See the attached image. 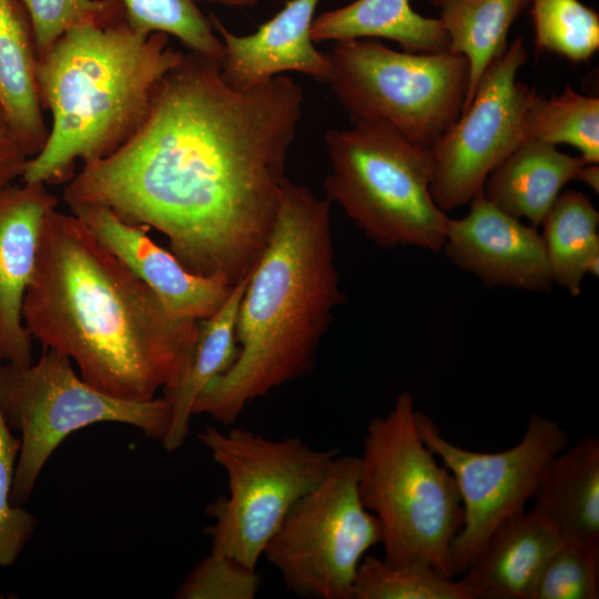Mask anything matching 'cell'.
Returning a JSON list of instances; mask_svg holds the SVG:
<instances>
[{
	"instance_id": "cell-1",
	"label": "cell",
	"mask_w": 599,
	"mask_h": 599,
	"mask_svg": "<svg viewBox=\"0 0 599 599\" xmlns=\"http://www.w3.org/2000/svg\"><path fill=\"white\" fill-rule=\"evenodd\" d=\"M220 62L189 51L163 79L140 129L63 190L164 234L192 273L245 277L275 221L304 94L286 74L240 90Z\"/></svg>"
},
{
	"instance_id": "cell-2",
	"label": "cell",
	"mask_w": 599,
	"mask_h": 599,
	"mask_svg": "<svg viewBox=\"0 0 599 599\" xmlns=\"http://www.w3.org/2000/svg\"><path fill=\"white\" fill-rule=\"evenodd\" d=\"M22 317L31 337L73 361L85 383L133 402L181 384L199 323L172 315L75 215L57 207L41 227Z\"/></svg>"
},
{
	"instance_id": "cell-3",
	"label": "cell",
	"mask_w": 599,
	"mask_h": 599,
	"mask_svg": "<svg viewBox=\"0 0 599 599\" xmlns=\"http://www.w3.org/2000/svg\"><path fill=\"white\" fill-rule=\"evenodd\" d=\"M341 301L331 201L286 179L240 304L236 358L200 393L193 414L231 425L247 405L307 374Z\"/></svg>"
},
{
	"instance_id": "cell-4",
	"label": "cell",
	"mask_w": 599,
	"mask_h": 599,
	"mask_svg": "<svg viewBox=\"0 0 599 599\" xmlns=\"http://www.w3.org/2000/svg\"><path fill=\"white\" fill-rule=\"evenodd\" d=\"M169 38L136 31L123 17L72 28L41 54L38 91L51 125L41 151L28 159L22 182L70 181L78 161L102 159L123 145L183 58Z\"/></svg>"
},
{
	"instance_id": "cell-5",
	"label": "cell",
	"mask_w": 599,
	"mask_h": 599,
	"mask_svg": "<svg viewBox=\"0 0 599 599\" xmlns=\"http://www.w3.org/2000/svg\"><path fill=\"white\" fill-rule=\"evenodd\" d=\"M416 410L412 393L403 390L387 414L370 419L358 456V493L379 521L387 564L424 562L455 577L450 548L463 525L461 497L422 440Z\"/></svg>"
},
{
	"instance_id": "cell-6",
	"label": "cell",
	"mask_w": 599,
	"mask_h": 599,
	"mask_svg": "<svg viewBox=\"0 0 599 599\" xmlns=\"http://www.w3.org/2000/svg\"><path fill=\"white\" fill-rule=\"evenodd\" d=\"M351 122L324 136L327 199L378 246L441 251L450 217L432 194L429 149L386 122Z\"/></svg>"
},
{
	"instance_id": "cell-7",
	"label": "cell",
	"mask_w": 599,
	"mask_h": 599,
	"mask_svg": "<svg viewBox=\"0 0 599 599\" xmlns=\"http://www.w3.org/2000/svg\"><path fill=\"white\" fill-rule=\"evenodd\" d=\"M199 439L224 469L229 485L227 496L205 507L213 519L204 529L211 552L256 569L287 511L321 484L339 450L313 448L297 436L271 439L238 427L223 433L207 426Z\"/></svg>"
},
{
	"instance_id": "cell-8",
	"label": "cell",
	"mask_w": 599,
	"mask_h": 599,
	"mask_svg": "<svg viewBox=\"0 0 599 599\" xmlns=\"http://www.w3.org/2000/svg\"><path fill=\"white\" fill-rule=\"evenodd\" d=\"M332 91L351 121L379 120L430 148L458 119L469 64L450 51H396L375 39L335 42L327 52Z\"/></svg>"
},
{
	"instance_id": "cell-9",
	"label": "cell",
	"mask_w": 599,
	"mask_h": 599,
	"mask_svg": "<svg viewBox=\"0 0 599 599\" xmlns=\"http://www.w3.org/2000/svg\"><path fill=\"white\" fill-rule=\"evenodd\" d=\"M72 361L52 348L29 366L0 363V415L20 433L11 487L13 504L26 501L54 449L73 432L101 422L129 424L162 440L170 423L166 398L133 402L104 394L73 369Z\"/></svg>"
},
{
	"instance_id": "cell-10",
	"label": "cell",
	"mask_w": 599,
	"mask_h": 599,
	"mask_svg": "<svg viewBox=\"0 0 599 599\" xmlns=\"http://www.w3.org/2000/svg\"><path fill=\"white\" fill-rule=\"evenodd\" d=\"M358 456L338 455L321 484L297 500L263 556L285 587L312 599H353L357 567L382 544V528L358 493Z\"/></svg>"
},
{
	"instance_id": "cell-11",
	"label": "cell",
	"mask_w": 599,
	"mask_h": 599,
	"mask_svg": "<svg viewBox=\"0 0 599 599\" xmlns=\"http://www.w3.org/2000/svg\"><path fill=\"white\" fill-rule=\"evenodd\" d=\"M415 418L422 440L451 473L460 493L463 525L450 548L453 572L458 576L499 525L525 510L569 436L556 420L532 413L518 444L478 453L448 441L428 415L416 410Z\"/></svg>"
},
{
	"instance_id": "cell-12",
	"label": "cell",
	"mask_w": 599,
	"mask_h": 599,
	"mask_svg": "<svg viewBox=\"0 0 599 599\" xmlns=\"http://www.w3.org/2000/svg\"><path fill=\"white\" fill-rule=\"evenodd\" d=\"M521 38L484 72L470 103L429 148L432 194L450 211L483 191L488 175L525 140L524 120L536 91L517 81L527 60Z\"/></svg>"
},
{
	"instance_id": "cell-13",
	"label": "cell",
	"mask_w": 599,
	"mask_h": 599,
	"mask_svg": "<svg viewBox=\"0 0 599 599\" xmlns=\"http://www.w3.org/2000/svg\"><path fill=\"white\" fill-rule=\"evenodd\" d=\"M469 212L449 219L443 251L486 285L546 291L554 283L541 234L488 201L483 191Z\"/></svg>"
},
{
	"instance_id": "cell-14",
	"label": "cell",
	"mask_w": 599,
	"mask_h": 599,
	"mask_svg": "<svg viewBox=\"0 0 599 599\" xmlns=\"http://www.w3.org/2000/svg\"><path fill=\"white\" fill-rule=\"evenodd\" d=\"M95 240L120 260L179 318L201 321L214 314L232 287L220 276L190 272L148 235L149 227L128 223L106 206L82 203L69 206Z\"/></svg>"
},
{
	"instance_id": "cell-15",
	"label": "cell",
	"mask_w": 599,
	"mask_h": 599,
	"mask_svg": "<svg viewBox=\"0 0 599 599\" xmlns=\"http://www.w3.org/2000/svg\"><path fill=\"white\" fill-rule=\"evenodd\" d=\"M321 0H288L271 19L246 35L231 32L219 18L210 21L223 44L221 74L227 84L247 90L287 72L319 81L331 74L327 53L315 47L311 28Z\"/></svg>"
},
{
	"instance_id": "cell-16",
	"label": "cell",
	"mask_w": 599,
	"mask_h": 599,
	"mask_svg": "<svg viewBox=\"0 0 599 599\" xmlns=\"http://www.w3.org/2000/svg\"><path fill=\"white\" fill-rule=\"evenodd\" d=\"M57 204L43 183H11L0 190V356L20 367L33 362L22 305L42 224Z\"/></svg>"
},
{
	"instance_id": "cell-17",
	"label": "cell",
	"mask_w": 599,
	"mask_h": 599,
	"mask_svg": "<svg viewBox=\"0 0 599 599\" xmlns=\"http://www.w3.org/2000/svg\"><path fill=\"white\" fill-rule=\"evenodd\" d=\"M564 541L531 510L506 519L461 573L473 599H528L548 558Z\"/></svg>"
},
{
	"instance_id": "cell-18",
	"label": "cell",
	"mask_w": 599,
	"mask_h": 599,
	"mask_svg": "<svg viewBox=\"0 0 599 599\" xmlns=\"http://www.w3.org/2000/svg\"><path fill=\"white\" fill-rule=\"evenodd\" d=\"M531 511L562 541L599 549V439L583 435L549 464Z\"/></svg>"
},
{
	"instance_id": "cell-19",
	"label": "cell",
	"mask_w": 599,
	"mask_h": 599,
	"mask_svg": "<svg viewBox=\"0 0 599 599\" xmlns=\"http://www.w3.org/2000/svg\"><path fill=\"white\" fill-rule=\"evenodd\" d=\"M588 162L560 152L556 145L527 140L487 177L485 197L505 213L542 224L562 187L579 179Z\"/></svg>"
},
{
	"instance_id": "cell-20",
	"label": "cell",
	"mask_w": 599,
	"mask_h": 599,
	"mask_svg": "<svg viewBox=\"0 0 599 599\" xmlns=\"http://www.w3.org/2000/svg\"><path fill=\"white\" fill-rule=\"evenodd\" d=\"M37 67L32 27L23 4L20 0H0V106L29 159L41 151L49 133Z\"/></svg>"
},
{
	"instance_id": "cell-21",
	"label": "cell",
	"mask_w": 599,
	"mask_h": 599,
	"mask_svg": "<svg viewBox=\"0 0 599 599\" xmlns=\"http://www.w3.org/2000/svg\"><path fill=\"white\" fill-rule=\"evenodd\" d=\"M314 43L353 39H387L404 51H449V38L438 18L415 11L409 0H354L315 16Z\"/></svg>"
},
{
	"instance_id": "cell-22",
	"label": "cell",
	"mask_w": 599,
	"mask_h": 599,
	"mask_svg": "<svg viewBox=\"0 0 599 599\" xmlns=\"http://www.w3.org/2000/svg\"><path fill=\"white\" fill-rule=\"evenodd\" d=\"M248 274L232 287L227 298L214 314L199 321L196 341L185 377L176 387L163 390L170 405V423L161 441L167 451H174L184 444L189 435L193 405L200 393L213 378L226 372L236 358L237 315Z\"/></svg>"
},
{
	"instance_id": "cell-23",
	"label": "cell",
	"mask_w": 599,
	"mask_h": 599,
	"mask_svg": "<svg viewBox=\"0 0 599 599\" xmlns=\"http://www.w3.org/2000/svg\"><path fill=\"white\" fill-rule=\"evenodd\" d=\"M530 0H445L439 20L449 38V51L469 64V84L464 109L487 68L507 49L512 23ZM463 112V111H461Z\"/></svg>"
},
{
	"instance_id": "cell-24",
	"label": "cell",
	"mask_w": 599,
	"mask_h": 599,
	"mask_svg": "<svg viewBox=\"0 0 599 599\" xmlns=\"http://www.w3.org/2000/svg\"><path fill=\"white\" fill-rule=\"evenodd\" d=\"M552 282L579 295L587 274L599 272V212L582 192H561L542 224Z\"/></svg>"
},
{
	"instance_id": "cell-25",
	"label": "cell",
	"mask_w": 599,
	"mask_h": 599,
	"mask_svg": "<svg viewBox=\"0 0 599 599\" xmlns=\"http://www.w3.org/2000/svg\"><path fill=\"white\" fill-rule=\"evenodd\" d=\"M525 140L579 150L588 163H599V99L578 93L566 84L560 94L535 93L524 120Z\"/></svg>"
},
{
	"instance_id": "cell-26",
	"label": "cell",
	"mask_w": 599,
	"mask_h": 599,
	"mask_svg": "<svg viewBox=\"0 0 599 599\" xmlns=\"http://www.w3.org/2000/svg\"><path fill=\"white\" fill-rule=\"evenodd\" d=\"M353 599H473L459 579L424 562L390 565L365 555L354 582Z\"/></svg>"
},
{
	"instance_id": "cell-27",
	"label": "cell",
	"mask_w": 599,
	"mask_h": 599,
	"mask_svg": "<svg viewBox=\"0 0 599 599\" xmlns=\"http://www.w3.org/2000/svg\"><path fill=\"white\" fill-rule=\"evenodd\" d=\"M125 21L136 31L165 33L181 41L189 51L219 61L223 44L210 18L195 0H120Z\"/></svg>"
},
{
	"instance_id": "cell-28",
	"label": "cell",
	"mask_w": 599,
	"mask_h": 599,
	"mask_svg": "<svg viewBox=\"0 0 599 599\" xmlns=\"http://www.w3.org/2000/svg\"><path fill=\"white\" fill-rule=\"evenodd\" d=\"M529 14L538 50L572 62L589 60L599 49V14L580 0H530Z\"/></svg>"
},
{
	"instance_id": "cell-29",
	"label": "cell",
	"mask_w": 599,
	"mask_h": 599,
	"mask_svg": "<svg viewBox=\"0 0 599 599\" xmlns=\"http://www.w3.org/2000/svg\"><path fill=\"white\" fill-rule=\"evenodd\" d=\"M599 549L562 542L536 578L528 599H598Z\"/></svg>"
},
{
	"instance_id": "cell-30",
	"label": "cell",
	"mask_w": 599,
	"mask_h": 599,
	"mask_svg": "<svg viewBox=\"0 0 599 599\" xmlns=\"http://www.w3.org/2000/svg\"><path fill=\"white\" fill-rule=\"evenodd\" d=\"M20 1L31 22L38 58L72 28L104 24L124 17L120 0Z\"/></svg>"
},
{
	"instance_id": "cell-31",
	"label": "cell",
	"mask_w": 599,
	"mask_h": 599,
	"mask_svg": "<svg viewBox=\"0 0 599 599\" xmlns=\"http://www.w3.org/2000/svg\"><path fill=\"white\" fill-rule=\"evenodd\" d=\"M19 449L20 439L11 434L0 415V568L14 564L35 526L34 517L11 500Z\"/></svg>"
},
{
	"instance_id": "cell-32",
	"label": "cell",
	"mask_w": 599,
	"mask_h": 599,
	"mask_svg": "<svg viewBox=\"0 0 599 599\" xmlns=\"http://www.w3.org/2000/svg\"><path fill=\"white\" fill-rule=\"evenodd\" d=\"M262 578L234 559L210 554L202 559L180 586L182 599H253Z\"/></svg>"
},
{
	"instance_id": "cell-33",
	"label": "cell",
	"mask_w": 599,
	"mask_h": 599,
	"mask_svg": "<svg viewBox=\"0 0 599 599\" xmlns=\"http://www.w3.org/2000/svg\"><path fill=\"white\" fill-rule=\"evenodd\" d=\"M28 159L0 106V190L22 176Z\"/></svg>"
},
{
	"instance_id": "cell-34",
	"label": "cell",
	"mask_w": 599,
	"mask_h": 599,
	"mask_svg": "<svg viewBox=\"0 0 599 599\" xmlns=\"http://www.w3.org/2000/svg\"><path fill=\"white\" fill-rule=\"evenodd\" d=\"M578 181L586 183L596 193L599 192V166L597 163H587L579 175Z\"/></svg>"
},
{
	"instance_id": "cell-35",
	"label": "cell",
	"mask_w": 599,
	"mask_h": 599,
	"mask_svg": "<svg viewBox=\"0 0 599 599\" xmlns=\"http://www.w3.org/2000/svg\"><path fill=\"white\" fill-rule=\"evenodd\" d=\"M196 2H207L224 7H247L254 6L257 0H195Z\"/></svg>"
},
{
	"instance_id": "cell-36",
	"label": "cell",
	"mask_w": 599,
	"mask_h": 599,
	"mask_svg": "<svg viewBox=\"0 0 599 599\" xmlns=\"http://www.w3.org/2000/svg\"><path fill=\"white\" fill-rule=\"evenodd\" d=\"M427 1L430 2L433 6L440 8V6L443 4L445 0H427Z\"/></svg>"
}]
</instances>
